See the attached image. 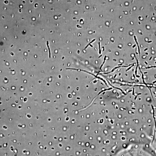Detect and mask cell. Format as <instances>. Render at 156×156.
I'll use <instances>...</instances> for the list:
<instances>
[{
	"label": "cell",
	"mask_w": 156,
	"mask_h": 156,
	"mask_svg": "<svg viewBox=\"0 0 156 156\" xmlns=\"http://www.w3.org/2000/svg\"><path fill=\"white\" fill-rule=\"evenodd\" d=\"M156 83V81H155V82H154L153 83Z\"/></svg>",
	"instance_id": "1"
},
{
	"label": "cell",
	"mask_w": 156,
	"mask_h": 156,
	"mask_svg": "<svg viewBox=\"0 0 156 156\" xmlns=\"http://www.w3.org/2000/svg\"><path fill=\"white\" fill-rule=\"evenodd\" d=\"M155 63H156V62H155Z\"/></svg>",
	"instance_id": "2"
}]
</instances>
